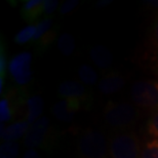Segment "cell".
I'll use <instances>...</instances> for the list:
<instances>
[{"instance_id": "6da1fadb", "label": "cell", "mask_w": 158, "mask_h": 158, "mask_svg": "<svg viewBox=\"0 0 158 158\" xmlns=\"http://www.w3.org/2000/svg\"><path fill=\"white\" fill-rule=\"evenodd\" d=\"M104 116L109 126L116 129H123L137 121L138 111L131 104L109 102L105 108Z\"/></svg>"}, {"instance_id": "7a4b0ae2", "label": "cell", "mask_w": 158, "mask_h": 158, "mask_svg": "<svg viewBox=\"0 0 158 158\" xmlns=\"http://www.w3.org/2000/svg\"><path fill=\"white\" fill-rule=\"evenodd\" d=\"M78 152L81 158H107L108 145L105 135L96 129H87L79 139Z\"/></svg>"}, {"instance_id": "3957f363", "label": "cell", "mask_w": 158, "mask_h": 158, "mask_svg": "<svg viewBox=\"0 0 158 158\" xmlns=\"http://www.w3.org/2000/svg\"><path fill=\"white\" fill-rule=\"evenodd\" d=\"M141 152L140 141L134 132H120L110 142L111 158H141Z\"/></svg>"}, {"instance_id": "277c9868", "label": "cell", "mask_w": 158, "mask_h": 158, "mask_svg": "<svg viewBox=\"0 0 158 158\" xmlns=\"http://www.w3.org/2000/svg\"><path fill=\"white\" fill-rule=\"evenodd\" d=\"M135 105L142 109H158V81L140 80L134 83L131 90Z\"/></svg>"}, {"instance_id": "5b68a950", "label": "cell", "mask_w": 158, "mask_h": 158, "mask_svg": "<svg viewBox=\"0 0 158 158\" xmlns=\"http://www.w3.org/2000/svg\"><path fill=\"white\" fill-rule=\"evenodd\" d=\"M32 55L30 52L19 53L11 59L8 65V70L10 72L14 80L19 85H26L32 79Z\"/></svg>"}, {"instance_id": "8992f818", "label": "cell", "mask_w": 158, "mask_h": 158, "mask_svg": "<svg viewBox=\"0 0 158 158\" xmlns=\"http://www.w3.org/2000/svg\"><path fill=\"white\" fill-rule=\"evenodd\" d=\"M49 131V120L46 117H41L33 124L30 125L27 134L25 135L24 143L27 147L34 148L42 146L45 142L46 137L48 135Z\"/></svg>"}, {"instance_id": "52a82bcc", "label": "cell", "mask_w": 158, "mask_h": 158, "mask_svg": "<svg viewBox=\"0 0 158 158\" xmlns=\"http://www.w3.org/2000/svg\"><path fill=\"white\" fill-rule=\"evenodd\" d=\"M59 94L65 100H73L80 103L82 106L87 103L86 89L78 81L67 80L61 83L59 87Z\"/></svg>"}, {"instance_id": "ba28073f", "label": "cell", "mask_w": 158, "mask_h": 158, "mask_svg": "<svg viewBox=\"0 0 158 158\" xmlns=\"http://www.w3.org/2000/svg\"><path fill=\"white\" fill-rule=\"evenodd\" d=\"M81 104L73 100H62L52 106V114L63 122H70L74 119L75 114L81 108Z\"/></svg>"}, {"instance_id": "9c48e42d", "label": "cell", "mask_w": 158, "mask_h": 158, "mask_svg": "<svg viewBox=\"0 0 158 158\" xmlns=\"http://www.w3.org/2000/svg\"><path fill=\"white\" fill-rule=\"evenodd\" d=\"M125 85V79L118 73H109L99 82V89L104 94H113L122 89Z\"/></svg>"}, {"instance_id": "30bf717a", "label": "cell", "mask_w": 158, "mask_h": 158, "mask_svg": "<svg viewBox=\"0 0 158 158\" xmlns=\"http://www.w3.org/2000/svg\"><path fill=\"white\" fill-rule=\"evenodd\" d=\"M89 56L94 65L100 69H108L113 64V56L111 52L104 45H96L91 47Z\"/></svg>"}, {"instance_id": "8fae6325", "label": "cell", "mask_w": 158, "mask_h": 158, "mask_svg": "<svg viewBox=\"0 0 158 158\" xmlns=\"http://www.w3.org/2000/svg\"><path fill=\"white\" fill-rule=\"evenodd\" d=\"M52 22L50 19H44L36 25V33L33 38L34 43H38L40 46H45L52 40L55 33L52 31Z\"/></svg>"}, {"instance_id": "7c38bea8", "label": "cell", "mask_w": 158, "mask_h": 158, "mask_svg": "<svg viewBox=\"0 0 158 158\" xmlns=\"http://www.w3.org/2000/svg\"><path fill=\"white\" fill-rule=\"evenodd\" d=\"M30 124L28 121H17L8 125L6 128H1V138L5 142H15L27 134Z\"/></svg>"}, {"instance_id": "4fadbf2b", "label": "cell", "mask_w": 158, "mask_h": 158, "mask_svg": "<svg viewBox=\"0 0 158 158\" xmlns=\"http://www.w3.org/2000/svg\"><path fill=\"white\" fill-rule=\"evenodd\" d=\"M43 14V0H27L22 7L21 15L27 22H34Z\"/></svg>"}, {"instance_id": "5bb4252c", "label": "cell", "mask_w": 158, "mask_h": 158, "mask_svg": "<svg viewBox=\"0 0 158 158\" xmlns=\"http://www.w3.org/2000/svg\"><path fill=\"white\" fill-rule=\"evenodd\" d=\"M43 100L40 96H32L27 100V107H28V112H27V117L26 121L31 125L34 122L37 121L41 115V113L43 111Z\"/></svg>"}, {"instance_id": "9a60e30c", "label": "cell", "mask_w": 158, "mask_h": 158, "mask_svg": "<svg viewBox=\"0 0 158 158\" xmlns=\"http://www.w3.org/2000/svg\"><path fill=\"white\" fill-rule=\"evenodd\" d=\"M58 47L64 56H70L75 49V40L70 34L64 33L59 37Z\"/></svg>"}, {"instance_id": "2e32d148", "label": "cell", "mask_w": 158, "mask_h": 158, "mask_svg": "<svg viewBox=\"0 0 158 158\" xmlns=\"http://www.w3.org/2000/svg\"><path fill=\"white\" fill-rule=\"evenodd\" d=\"M78 75L80 80L86 85H94L98 80L96 71L88 65H81L78 69Z\"/></svg>"}, {"instance_id": "e0dca14e", "label": "cell", "mask_w": 158, "mask_h": 158, "mask_svg": "<svg viewBox=\"0 0 158 158\" xmlns=\"http://www.w3.org/2000/svg\"><path fill=\"white\" fill-rule=\"evenodd\" d=\"M35 33H36V26L29 25V26L25 27L23 30H21L15 36L14 40L18 44H25L31 40H33L34 36H35Z\"/></svg>"}, {"instance_id": "ac0fdd59", "label": "cell", "mask_w": 158, "mask_h": 158, "mask_svg": "<svg viewBox=\"0 0 158 158\" xmlns=\"http://www.w3.org/2000/svg\"><path fill=\"white\" fill-rule=\"evenodd\" d=\"M11 103L12 101L7 97L3 98L1 102H0V119H1V123L9 121L11 119L12 113H14Z\"/></svg>"}, {"instance_id": "d6986e66", "label": "cell", "mask_w": 158, "mask_h": 158, "mask_svg": "<svg viewBox=\"0 0 158 158\" xmlns=\"http://www.w3.org/2000/svg\"><path fill=\"white\" fill-rule=\"evenodd\" d=\"M19 145L15 142H5L0 148V158H17Z\"/></svg>"}, {"instance_id": "ffe728a7", "label": "cell", "mask_w": 158, "mask_h": 158, "mask_svg": "<svg viewBox=\"0 0 158 158\" xmlns=\"http://www.w3.org/2000/svg\"><path fill=\"white\" fill-rule=\"evenodd\" d=\"M141 158H158V139H154L142 148Z\"/></svg>"}, {"instance_id": "44dd1931", "label": "cell", "mask_w": 158, "mask_h": 158, "mask_svg": "<svg viewBox=\"0 0 158 158\" xmlns=\"http://www.w3.org/2000/svg\"><path fill=\"white\" fill-rule=\"evenodd\" d=\"M148 132L152 137L158 139V112H156L148 122Z\"/></svg>"}, {"instance_id": "7402d4cb", "label": "cell", "mask_w": 158, "mask_h": 158, "mask_svg": "<svg viewBox=\"0 0 158 158\" xmlns=\"http://www.w3.org/2000/svg\"><path fill=\"white\" fill-rule=\"evenodd\" d=\"M6 71V59L5 53L3 52V46H1V52H0V90H3V80H4Z\"/></svg>"}, {"instance_id": "603a6c76", "label": "cell", "mask_w": 158, "mask_h": 158, "mask_svg": "<svg viewBox=\"0 0 158 158\" xmlns=\"http://www.w3.org/2000/svg\"><path fill=\"white\" fill-rule=\"evenodd\" d=\"M151 42H152V49L155 52L158 59V18L155 20L152 27V35H151Z\"/></svg>"}, {"instance_id": "cb8c5ba5", "label": "cell", "mask_w": 158, "mask_h": 158, "mask_svg": "<svg viewBox=\"0 0 158 158\" xmlns=\"http://www.w3.org/2000/svg\"><path fill=\"white\" fill-rule=\"evenodd\" d=\"M59 2L56 0H43V14L52 15L58 7Z\"/></svg>"}, {"instance_id": "d4e9b609", "label": "cell", "mask_w": 158, "mask_h": 158, "mask_svg": "<svg viewBox=\"0 0 158 158\" xmlns=\"http://www.w3.org/2000/svg\"><path fill=\"white\" fill-rule=\"evenodd\" d=\"M78 4H79L78 0H68V1L63 3V5L61 6V8H60V12H61L62 15L69 14V12H71L73 10Z\"/></svg>"}, {"instance_id": "484cf974", "label": "cell", "mask_w": 158, "mask_h": 158, "mask_svg": "<svg viewBox=\"0 0 158 158\" xmlns=\"http://www.w3.org/2000/svg\"><path fill=\"white\" fill-rule=\"evenodd\" d=\"M23 158H41V157L39 154L37 153V151H35L34 149H30L24 154Z\"/></svg>"}, {"instance_id": "4316f807", "label": "cell", "mask_w": 158, "mask_h": 158, "mask_svg": "<svg viewBox=\"0 0 158 158\" xmlns=\"http://www.w3.org/2000/svg\"><path fill=\"white\" fill-rule=\"evenodd\" d=\"M109 4H111V1H110V0H101V1H98L96 3V5L98 7H104V6H107Z\"/></svg>"}]
</instances>
